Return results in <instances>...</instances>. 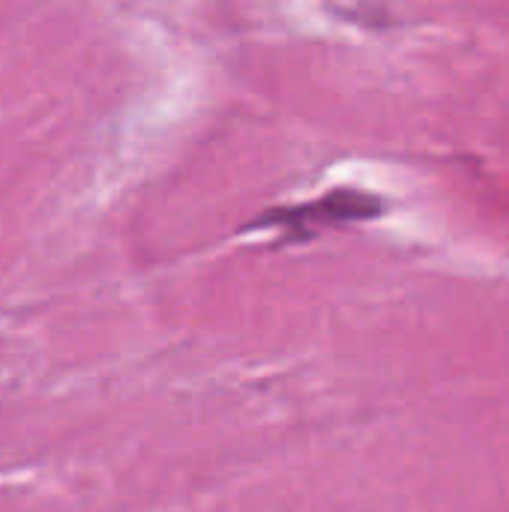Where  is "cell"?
Returning <instances> with one entry per match:
<instances>
[{
	"label": "cell",
	"mask_w": 509,
	"mask_h": 512,
	"mask_svg": "<svg viewBox=\"0 0 509 512\" xmlns=\"http://www.w3.org/2000/svg\"><path fill=\"white\" fill-rule=\"evenodd\" d=\"M387 201L381 195L372 192H360V189H330L327 195L306 201V204H294V207H276L261 213L258 219H252L246 228H273L282 231L285 240L294 243H306L315 234L327 231V228H342V225H354V222H372L384 213Z\"/></svg>",
	"instance_id": "6da1fadb"
}]
</instances>
